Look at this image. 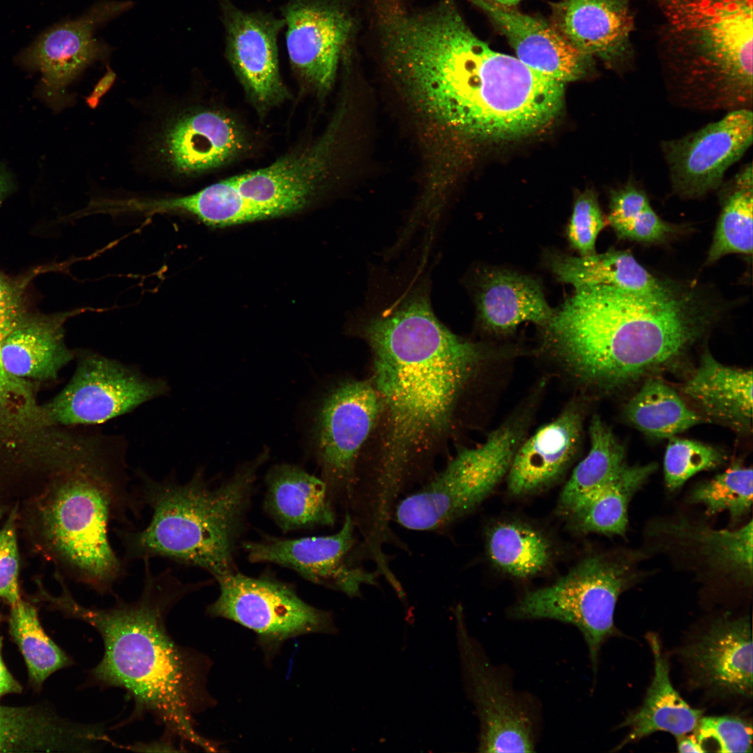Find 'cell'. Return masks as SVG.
Instances as JSON below:
<instances>
[{"label":"cell","mask_w":753,"mask_h":753,"mask_svg":"<svg viewBox=\"0 0 753 753\" xmlns=\"http://www.w3.org/2000/svg\"><path fill=\"white\" fill-rule=\"evenodd\" d=\"M389 76L418 128L433 178H452L463 142L524 136L561 108L564 83L492 50L452 3L415 21L394 51Z\"/></svg>","instance_id":"cell-1"},{"label":"cell","mask_w":753,"mask_h":753,"mask_svg":"<svg viewBox=\"0 0 753 753\" xmlns=\"http://www.w3.org/2000/svg\"><path fill=\"white\" fill-rule=\"evenodd\" d=\"M362 330L373 354L371 380L382 402V429L378 454L360 485L371 505L390 510L448 431L482 353L437 319L423 282Z\"/></svg>","instance_id":"cell-2"},{"label":"cell","mask_w":753,"mask_h":753,"mask_svg":"<svg viewBox=\"0 0 753 753\" xmlns=\"http://www.w3.org/2000/svg\"><path fill=\"white\" fill-rule=\"evenodd\" d=\"M144 562L139 597L126 602L115 595L109 608L86 607L66 588L56 602L68 616L82 620L100 634L104 654L89 671V680L125 690L134 701L129 720L149 713L167 738L213 751L210 741L195 729L194 715L207 703L206 665L200 655L177 644L167 629L172 609L198 585L185 584L167 568L153 574Z\"/></svg>","instance_id":"cell-3"},{"label":"cell","mask_w":753,"mask_h":753,"mask_svg":"<svg viewBox=\"0 0 753 753\" xmlns=\"http://www.w3.org/2000/svg\"><path fill=\"white\" fill-rule=\"evenodd\" d=\"M709 321L690 293L649 297L598 284L575 288L543 328L575 376L610 390L674 363Z\"/></svg>","instance_id":"cell-4"},{"label":"cell","mask_w":753,"mask_h":753,"mask_svg":"<svg viewBox=\"0 0 753 753\" xmlns=\"http://www.w3.org/2000/svg\"><path fill=\"white\" fill-rule=\"evenodd\" d=\"M143 506L130 486L125 440L91 428L76 460L52 479L40 510L42 534L71 576L98 594H114L127 562L113 549L109 526L134 527Z\"/></svg>","instance_id":"cell-5"},{"label":"cell","mask_w":753,"mask_h":753,"mask_svg":"<svg viewBox=\"0 0 753 753\" xmlns=\"http://www.w3.org/2000/svg\"><path fill=\"white\" fill-rule=\"evenodd\" d=\"M268 454L266 448L216 487L209 485L201 470L185 483L173 475L156 480L138 470L136 490L151 516L144 528H114L124 560L164 558L204 569L216 579L234 572L235 542L257 471Z\"/></svg>","instance_id":"cell-6"},{"label":"cell","mask_w":753,"mask_h":753,"mask_svg":"<svg viewBox=\"0 0 753 753\" xmlns=\"http://www.w3.org/2000/svg\"><path fill=\"white\" fill-rule=\"evenodd\" d=\"M662 62L671 100L703 110L751 109L752 0H662Z\"/></svg>","instance_id":"cell-7"},{"label":"cell","mask_w":753,"mask_h":753,"mask_svg":"<svg viewBox=\"0 0 753 753\" xmlns=\"http://www.w3.org/2000/svg\"><path fill=\"white\" fill-rule=\"evenodd\" d=\"M338 128L268 167L220 181L195 193L196 217L222 227L290 214L307 206L328 178Z\"/></svg>","instance_id":"cell-8"},{"label":"cell","mask_w":753,"mask_h":753,"mask_svg":"<svg viewBox=\"0 0 753 753\" xmlns=\"http://www.w3.org/2000/svg\"><path fill=\"white\" fill-rule=\"evenodd\" d=\"M523 434V425L508 423L480 446L462 450L440 473L396 505L397 523L411 530L436 531L467 515L508 474Z\"/></svg>","instance_id":"cell-9"},{"label":"cell","mask_w":753,"mask_h":753,"mask_svg":"<svg viewBox=\"0 0 753 753\" xmlns=\"http://www.w3.org/2000/svg\"><path fill=\"white\" fill-rule=\"evenodd\" d=\"M631 575L625 563L599 556L586 558L554 584L526 593L510 616L575 625L584 638L595 671L600 648L615 632L616 604Z\"/></svg>","instance_id":"cell-10"},{"label":"cell","mask_w":753,"mask_h":753,"mask_svg":"<svg viewBox=\"0 0 753 753\" xmlns=\"http://www.w3.org/2000/svg\"><path fill=\"white\" fill-rule=\"evenodd\" d=\"M76 368L66 386L44 404L53 424L91 427L125 415L169 391L165 379L90 351L75 352Z\"/></svg>","instance_id":"cell-11"},{"label":"cell","mask_w":753,"mask_h":753,"mask_svg":"<svg viewBox=\"0 0 753 753\" xmlns=\"http://www.w3.org/2000/svg\"><path fill=\"white\" fill-rule=\"evenodd\" d=\"M382 402L372 380L347 381L319 404L313 437L329 492L349 504L360 451L379 422Z\"/></svg>","instance_id":"cell-12"},{"label":"cell","mask_w":753,"mask_h":753,"mask_svg":"<svg viewBox=\"0 0 753 753\" xmlns=\"http://www.w3.org/2000/svg\"><path fill=\"white\" fill-rule=\"evenodd\" d=\"M217 580L220 595L208 607L207 613L233 621L254 631L263 641L278 643L335 630L329 613L308 604L284 583L235 571Z\"/></svg>","instance_id":"cell-13"},{"label":"cell","mask_w":753,"mask_h":753,"mask_svg":"<svg viewBox=\"0 0 753 753\" xmlns=\"http://www.w3.org/2000/svg\"><path fill=\"white\" fill-rule=\"evenodd\" d=\"M459 637L464 669L480 722L479 751L534 752L538 727L535 703L514 690L507 673L489 662L463 627Z\"/></svg>","instance_id":"cell-14"},{"label":"cell","mask_w":753,"mask_h":753,"mask_svg":"<svg viewBox=\"0 0 753 753\" xmlns=\"http://www.w3.org/2000/svg\"><path fill=\"white\" fill-rule=\"evenodd\" d=\"M281 13L292 69L319 95H326L355 33L351 0H289Z\"/></svg>","instance_id":"cell-15"},{"label":"cell","mask_w":753,"mask_h":753,"mask_svg":"<svg viewBox=\"0 0 753 753\" xmlns=\"http://www.w3.org/2000/svg\"><path fill=\"white\" fill-rule=\"evenodd\" d=\"M132 6L131 1H99L82 16L47 29L17 55L19 65L41 73L39 93L52 107L63 104L66 87L86 67L109 54L111 47L94 38L95 30Z\"/></svg>","instance_id":"cell-16"},{"label":"cell","mask_w":753,"mask_h":753,"mask_svg":"<svg viewBox=\"0 0 753 753\" xmlns=\"http://www.w3.org/2000/svg\"><path fill=\"white\" fill-rule=\"evenodd\" d=\"M753 141L751 109L728 112L721 119L680 138L664 140L661 150L671 188L694 199L719 189L727 170Z\"/></svg>","instance_id":"cell-17"},{"label":"cell","mask_w":753,"mask_h":753,"mask_svg":"<svg viewBox=\"0 0 753 753\" xmlns=\"http://www.w3.org/2000/svg\"><path fill=\"white\" fill-rule=\"evenodd\" d=\"M356 529L347 512L341 528L333 535L294 540L272 538L247 542L243 547L252 562L282 565L349 597H359L361 586H376L379 574L367 570L358 563Z\"/></svg>","instance_id":"cell-18"},{"label":"cell","mask_w":753,"mask_h":753,"mask_svg":"<svg viewBox=\"0 0 753 753\" xmlns=\"http://www.w3.org/2000/svg\"><path fill=\"white\" fill-rule=\"evenodd\" d=\"M225 33V56L251 100L261 109L289 96L282 79L277 47L284 28L271 13L245 11L231 0H220Z\"/></svg>","instance_id":"cell-19"},{"label":"cell","mask_w":753,"mask_h":753,"mask_svg":"<svg viewBox=\"0 0 753 753\" xmlns=\"http://www.w3.org/2000/svg\"><path fill=\"white\" fill-rule=\"evenodd\" d=\"M552 25L575 49L607 63L628 64L634 27L629 0H561L552 6Z\"/></svg>","instance_id":"cell-20"},{"label":"cell","mask_w":753,"mask_h":753,"mask_svg":"<svg viewBox=\"0 0 753 753\" xmlns=\"http://www.w3.org/2000/svg\"><path fill=\"white\" fill-rule=\"evenodd\" d=\"M245 145L238 125L213 110L199 109L178 116L160 139L161 155L173 172L201 173L233 160Z\"/></svg>","instance_id":"cell-21"},{"label":"cell","mask_w":753,"mask_h":753,"mask_svg":"<svg viewBox=\"0 0 753 753\" xmlns=\"http://www.w3.org/2000/svg\"><path fill=\"white\" fill-rule=\"evenodd\" d=\"M747 616L715 621L683 655L703 686L725 695L752 696V639Z\"/></svg>","instance_id":"cell-22"},{"label":"cell","mask_w":753,"mask_h":753,"mask_svg":"<svg viewBox=\"0 0 753 753\" xmlns=\"http://www.w3.org/2000/svg\"><path fill=\"white\" fill-rule=\"evenodd\" d=\"M481 8L506 37L517 58L531 68L564 83L581 75L592 57L572 46L540 18L491 0H469Z\"/></svg>","instance_id":"cell-23"},{"label":"cell","mask_w":753,"mask_h":753,"mask_svg":"<svg viewBox=\"0 0 753 753\" xmlns=\"http://www.w3.org/2000/svg\"><path fill=\"white\" fill-rule=\"evenodd\" d=\"M581 435V413L573 406L522 441L507 474L509 492L530 494L558 478L576 455Z\"/></svg>","instance_id":"cell-24"},{"label":"cell","mask_w":753,"mask_h":753,"mask_svg":"<svg viewBox=\"0 0 753 753\" xmlns=\"http://www.w3.org/2000/svg\"><path fill=\"white\" fill-rule=\"evenodd\" d=\"M86 307L51 317L26 314L3 340L1 358L10 374L36 383L56 380L61 371L75 358L64 340L63 324L69 317Z\"/></svg>","instance_id":"cell-25"},{"label":"cell","mask_w":753,"mask_h":753,"mask_svg":"<svg viewBox=\"0 0 753 753\" xmlns=\"http://www.w3.org/2000/svg\"><path fill=\"white\" fill-rule=\"evenodd\" d=\"M97 725L74 723L40 705H0V752H77L98 747Z\"/></svg>","instance_id":"cell-26"},{"label":"cell","mask_w":753,"mask_h":753,"mask_svg":"<svg viewBox=\"0 0 753 753\" xmlns=\"http://www.w3.org/2000/svg\"><path fill=\"white\" fill-rule=\"evenodd\" d=\"M752 372L733 368L705 353L683 391L708 418L742 433L751 431Z\"/></svg>","instance_id":"cell-27"},{"label":"cell","mask_w":753,"mask_h":753,"mask_svg":"<svg viewBox=\"0 0 753 753\" xmlns=\"http://www.w3.org/2000/svg\"><path fill=\"white\" fill-rule=\"evenodd\" d=\"M476 306L480 323L500 333L526 321L544 326L554 312L536 280L508 270L486 273L476 294Z\"/></svg>","instance_id":"cell-28"},{"label":"cell","mask_w":753,"mask_h":753,"mask_svg":"<svg viewBox=\"0 0 753 753\" xmlns=\"http://www.w3.org/2000/svg\"><path fill=\"white\" fill-rule=\"evenodd\" d=\"M266 480L265 507L284 531L334 524L335 512L324 480L284 464L273 466Z\"/></svg>","instance_id":"cell-29"},{"label":"cell","mask_w":753,"mask_h":753,"mask_svg":"<svg viewBox=\"0 0 753 753\" xmlns=\"http://www.w3.org/2000/svg\"><path fill=\"white\" fill-rule=\"evenodd\" d=\"M549 266L556 278L575 288L588 285L611 286L649 297L666 298L679 291L643 267L625 251L611 250L579 257L555 256Z\"/></svg>","instance_id":"cell-30"},{"label":"cell","mask_w":753,"mask_h":753,"mask_svg":"<svg viewBox=\"0 0 753 753\" xmlns=\"http://www.w3.org/2000/svg\"><path fill=\"white\" fill-rule=\"evenodd\" d=\"M654 657V675L643 705L630 714L620 727L629 733L616 749L659 731L679 737L695 729L703 710L691 708L674 688L668 662L662 654L658 637L647 635Z\"/></svg>","instance_id":"cell-31"},{"label":"cell","mask_w":753,"mask_h":753,"mask_svg":"<svg viewBox=\"0 0 753 753\" xmlns=\"http://www.w3.org/2000/svg\"><path fill=\"white\" fill-rule=\"evenodd\" d=\"M655 469L654 464L626 465L609 482L565 511L581 531L623 535L628 525V503Z\"/></svg>","instance_id":"cell-32"},{"label":"cell","mask_w":753,"mask_h":753,"mask_svg":"<svg viewBox=\"0 0 753 753\" xmlns=\"http://www.w3.org/2000/svg\"><path fill=\"white\" fill-rule=\"evenodd\" d=\"M628 420L643 433L669 438L701 422L671 387L659 379L646 380L625 409Z\"/></svg>","instance_id":"cell-33"},{"label":"cell","mask_w":753,"mask_h":753,"mask_svg":"<svg viewBox=\"0 0 753 753\" xmlns=\"http://www.w3.org/2000/svg\"><path fill=\"white\" fill-rule=\"evenodd\" d=\"M722 210L706 263L732 253H752L753 173L746 164L727 183L722 184Z\"/></svg>","instance_id":"cell-34"},{"label":"cell","mask_w":753,"mask_h":753,"mask_svg":"<svg viewBox=\"0 0 753 753\" xmlns=\"http://www.w3.org/2000/svg\"><path fill=\"white\" fill-rule=\"evenodd\" d=\"M487 549L496 568L517 578H528L540 572L549 563L552 552L543 535L517 522L492 526L487 533Z\"/></svg>","instance_id":"cell-35"},{"label":"cell","mask_w":753,"mask_h":753,"mask_svg":"<svg viewBox=\"0 0 753 753\" xmlns=\"http://www.w3.org/2000/svg\"><path fill=\"white\" fill-rule=\"evenodd\" d=\"M588 429L590 450L575 468L561 494L564 510L609 482L626 466L623 446L599 416L592 418Z\"/></svg>","instance_id":"cell-36"},{"label":"cell","mask_w":753,"mask_h":753,"mask_svg":"<svg viewBox=\"0 0 753 753\" xmlns=\"http://www.w3.org/2000/svg\"><path fill=\"white\" fill-rule=\"evenodd\" d=\"M9 632L25 660L29 679L36 688L53 673L72 664L68 655L43 630L36 608L21 599L11 606Z\"/></svg>","instance_id":"cell-37"},{"label":"cell","mask_w":753,"mask_h":753,"mask_svg":"<svg viewBox=\"0 0 753 753\" xmlns=\"http://www.w3.org/2000/svg\"><path fill=\"white\" fill-rule=\"evenodd\" d=\"M752 520L734 530H713L684 525L676 531L698 544L714 567L745 582L752 577Z\"/></svg>","instance_id":"cell-38"},{"label":"cell","mask_w":753,"mask_h":753,"mask_svg":"<svg viewBox=\"0 0 753 753\" xmlns=\"http://www.w3.org/2000/svg\"><path fill=\"white\" fill-rule=\"evenodd\" d=\"M752 468L734 464L691 493V503H701L708 515L727 510L733 521L745 515L752 505Z\"/></svg>","instance_id":"cell-39"},{"label":"cell","mask_w":753,"mask_h":753,"mask_svg":"<svg viewBox=\"0 0 753 753\" xmlns=\"http://www.w3.org/2000/svg\"><path fill=\"white\" fill-rule=\"evenodd\" d=\"M723 459L722 454L711 446L692 440L673 438L664 455L666 485L671 490L676 489L694 474L717 467Z\"/></svg>","instance_id":"cell-40"},{"label":"cell","mask_w":753,"mask_h":753,"mask_svg":"<svg viewBox=\"0 0 753 753\" xmlns=\"http://www.w3.org/2000/svg\"><path fill=\"white\" fill-rule=\"evenodd\" d=\"M695 736L703 745L713 740L720 752H752V733L746 722L730 716L701 717L694 729Z\"/></svg>","instance_id":"cell-41"},{"label":"cell","mask_w":753,"mask_h":753,"mask_svg":"<svg viewBox=\"0 0 753 753\" xmlns=\"http://www.w3.org/2000/svg\"><path fill=\"white\" fill-rule=\"evenodd\" d=\"M605 221L595 197L585 194L576 201L567 235L570 245L580 256L595 253V242Z\"/></svg>","instance_id":"cell-42"},{"label":"cell","mask_w":753,"mask_h":753,"mask_svg":"<svg viewBox=\"0 0 753 753\" xmlns=\"http://www.w3.org/2000/svg\"><path fill=\"white\" fill-rule=\"evenodd\" d=\"M19 556L14 517L0 531V596L10 606L20 600L18 586Z\"/></svg>","instance_id":"cell-43"},{"label":"cell","mask_w":753,"mask_h":753,"mask_svg":"<svg viewBox=\"0 0 753 753\" xmlns=\"http://www.w3.org/2000/svg\"><path fill=\"white\" fill-rule=\"evenodd\" d=\"M650 206L646 193L634 185L628 183L611 195L609 222L618 233Z\"/></svg>","instance_id":"cell-44"},{"label":"cell","mask_w":753,"mask_h":753,"mask_svg":"<svg viewBox=\"0 0 753 753\" xmlns=\"http://www.w3.org/2000/svg\"><path fill=\"white\" fill-rule=\"evenodd\" d=\"M674 229L671 225L663 221L650 206L634 217L617 235L632 241L654 243L664 240Z\"/></svg>","instance_id":"cell-45"},{"label":"cell","mask_w":753,"mask_h":753,"mask_svg":"<svg viewBox=\"0 0 753 753\" xmlns=\"http://www.w3.org/2000/svg\"><path fill=\"white\" fill-rule=\"evenodd\" d=\"M22 290L17 283L0 273V348L6 336L26 314Z\"/></svg>","instance_id":"cell-46"},{"label":"cell","mask_w":753,"mask_h":753,"mask_svg":"<svg viewBox=\"0 0 753 753\" xmlns=\"http://www.w3.org/2000/svg\"><path fill=\"white\" fill-rule=\"evenodd\" d=\"M3 640L0 637V698L9 694L20 693L22 685L5 665L2 657Z\"/></svg>","instance_id":"cell-47"},{"label":"cell","mask_w":753,"mask_h":753,"mask_svg":"<svg viewBox=\"0 0 753 753\" xmlns=\"http://www.w3.org/2000/svg\"><path fill=\"white\" fill-rule=\"evenodd\" d=\"M115 79V73L109 67H107L106 73L100 79L98 82L95 86L93 91L86 98V102L90 107H96L100 100L111 88Z\"/></svg>","instance_id":"cell-48"},{"label":"cell","mask_w":753,"mask_h":753,"mask_svg":"<svg viewBox=\"0 0 753 753\" xmlns=\"http://www.w3.org/2000/svg\"><path fill=\"white\" fill-rule=\"evenodd\" d=\"M128 749L136 752H179L172 742V739L164 737L160 740L151 743H138Z\"/></svg>","instance_id":"cell-49"},{"label":"cell","mask_w":753,"mask_h":753,"mask_svg":"<svg viewBox=\"0 0 753 753\" xmlns=\"http://www.w3.org/2000/svg\"><path fill=\"white\" fill-rule=\"evenodd\" d=\"M678 750L679 752H705L706 750L703 749V745H701L696 738L695 735L690 736H681L678 737Z\"/></svg>","instance_id":"cell-50"},{"label":"cell","mask_w":753,"mask_h":753,"mask_svg":"<svg viewBox=\"0 0 753 753\" xmlns=\"http://www.w3.org/2000/svg\"><path fill=\"white\" fill-rule=\"evenodd\" d=\"M491 1H494L495 3H499L500 5H503V6H505L512 7L513 6L517 5L522 0H491Z\"/></svg>","instance_id":"cell-51"},{"label":"cell","mask_w":753,"mask_h":753,"mask_svg":"<svg viewBox=\"0 0 753 753\" xmlns=\"http://www.w3.org/2000/svg\"><path fill=\"white\" fill-rule=\"evenodd\" d=\"M1 515H2V510H1V508H0V518H1Z\"/></svg>","instance_id":"cell-52"},{"label":"cell","mask_w":753,"mask_h":753,"mask_svg":"<svg viewBox=\"0 0 753 753\" xmlns=\"http://www.w3.org/2000/svg\"><path fill=\"white\" fill-rule=\"evenodd\" d=\"M655 1H657L658 2H660V1H662V0H655Z\"/></svg>","instance_id":"cell-53"}]
</instances>
